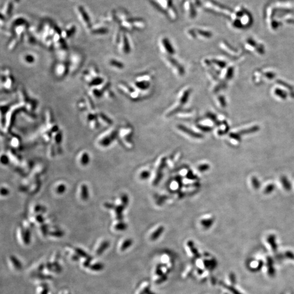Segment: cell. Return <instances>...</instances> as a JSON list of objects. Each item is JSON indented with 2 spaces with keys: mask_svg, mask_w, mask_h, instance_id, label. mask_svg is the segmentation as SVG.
<instances>
[{
  "mask_svg": "<svg viewBox=\"0 0 294 294\" xmlns=\"http://www.w3.org/2000/svg\"><path fill=\"white\" fill-rule=\"evenodd\" d=\"M97 119L99 124H100L104 126H110L113 123L110 118L101 111H97Z\"/></svg>",
  "mask_w": 294,
  "mask_h": 294,
  "instance_id": "18",
  "label": "cell"
},
{
  "mask_svg": "<svg viewBox=\"0 0 294 294\" xmlns=\"http://www.w3.org/2000/svg\"><path fill=\"white\" fill-rule=\"evenodd\" d=\"M126 35H123L121 38L118 44L119 52L123 55H128L131 51V47L128 38Z\"/></svg>",
  "mask_w": 294,
  "mask_h": 294,
  "instance_id": "13",
  "label": "cell"
},
{
  "mask_svg": "<svg viewBox=\"0 0 294 294\" xmlns=\"http://www.w3.org/2000/svg\"><path fill=\"white\" fill-rule=\"evenodd\" d=\"M164 231V227L161 225L158 227L156 230L152 232L151 234L150 238L152 241H155L156 240L159 238L160 236L163 234V232Z\"/></svg>",
  "mask_w": 294,
  "mask_h": 294,
  "instance_id": "30",
  "label": "cell"
},
{
  "mask_svg": "<svg viewBox=\"0 0 294 294\" xmlns=\"http://www.w3.org/2000/svg\"><path fill=\"white\" fill-rule=\"evenodd\" d=\"M191 92L192 89L189 87H186L182 90H180L179 93L178 95L176 102L181 105L182 106L185 105L189 100Z\"/></svg>",
  "mask_w": 294,
  "mask_h": 294,
  "instance_id": "7",
  "label": "cell"
},
{
  "mask_svg": "<svg viewBox=\"0 0 294 294\" xmlns=\"http://www.w3.org/2000/svg\"><path fill=\"white\" fill-rule=\"evenodd\" d=\"M14 79L11 70L4 68L1 73V88L5 92L13 90L14 86Z\"/></svg>",
  "mask_w": 294,
  "mask_h": 294,
  "instance_id": "3",
  "label": "cell"
},
{
  "mask_svg": "<svg viewBox=\"0 0 294 294\" xmlns=\"http://www.w3.org/2000/svg\"><path fill=\"white\" fill-rule=\"evenodd\" d=\"M267 241H268V243L270 244L271 248V249H272V251L276 252V250H277V245L276 243L275 236H272V235L269 236V238L267 239Z\"/></svg>",
  "mask_w": 294,
  "mask_h": 294,
  "instance_id": "36",
  "label": "cell"
},
{
  "mask_svg": "<svg viewBox=\"0 0 294 294\" xmlns=\"http://www.w3.org/2000/svg\"><path fill=\"white\" fill-rule=\"evenodd\" d=\"M104 267L105 265L103 264V263L99 261L92 262V261L90 266L87 268V270L90 272H92V273H98L101 272L104 270Z\"/></svg>",
  "mask_w": 294,
  "mask_h": 294,
  "instance_id": "19",
  "label": "cell"
},
{
  "mask_svg": "<svg viewBox=\"0 0 294 294\" xmlns=\"http://www.w3.org/2000/svg\"><path fill=\"white\" fill-rule=\"evenodd\" d=\"M227 280V283H225L226 284H227L228 285L234 286L235 284L236 283V277L235 274L233 272H230L229 273L228 275Z\"/></svg>",
  "mask_w": 294,
  "mask_h": 294,
  "instance_id": "37",
  "label": "cell"
},
{
  "mask_svg": "<svg viewBox=\"0 0 294 294\" xmlns=\"http://www.w3.org/2000/svg\"><path fill=\"white\" fill-rule=\"evenodd\" d=\"M21 59L22 62L24 63L26 65L30 66L35 64L36 61V57L35 56L31 53L27 52L23 54V55L21 56Z\"/></svg>",
  "mask_w": 294,
  "mask_h": 294,
  "instance_id": "21",
  "label": "cell"
},
{
  "mask_svg": "<svg viewBox=\"0 0 294 294\" xmlns=\"http://www.w3.org/2000/svg\"><path fill=\"white\" fill-rule=\"evenodd\" d=\"M186 247L187 255L192 259L196 260L201 257L200 254L198 252L197 249L195 247L194 242L192 241L189 240L187 241Z\"/></svg>",
  "mask_w": 294,
  "mask_h": 294,
  "instance_id": "12",
  "label": "cell"
},
{
  "mask_svg": "<svg viewBox=\"0 0 294 294\" xmlns=\"http://www.w3.org/2000/svg\"><path fill=\"white\" fill-rule=\"evenodd\" d=\"M164 59L167 66L172 69L176 75L182 77L185 75V71L184 68L172 56H166L164 57Z\"/></svg>",
  "mask_w": 294,
  "mask_h": 294,
  "instance_id": "5",
  "label": "cell"
},
{
  "mask_svg": "<svg viewBox=\"0 0 294 294\" xmlns=\"http://www.w3.org/2000/svg\"><path fill=\"white\" fill-rule=\"evenodd\" d=\"M107 32V30L106 28H99V29L95 30L93 31V33H95V34H99V35L105 34Z\"/></svg>",
  "mask_w": 294,
  "mask_h": 294,
  "instance_id": "47",
  "label": "cell"
},
{
  "mask_svg": "<svg viewBox=\"0 0 294 294\" xmlns=\"http://www.w3.org/2000/svg\"><path fill=\"white\" fill-rule=\"evenodd\" d=\"M85 61V56L79 50H73L69 53L68 57L69 73L75 75L81 68Z\"/></svg>",
  "mask_w": 294,
  "mask_h": 294,
  "instance_id": "1",
  "label": "cell"
},
{
  "mask_svg": "<svg viewBox=\"0 0 294 294\" xmlns=\"http://www.w3.org/2000/svg\"><path fill=\"white\" fill-rule=\"evenodd\" d=\"M152 75L149 74H143L142 75L138 76L137 77H136V81L149 82V81L152 80Z\"/></svg>",
  "mask_w": 294,
  "mask_h": 294,
  "instance_id": "39",
  "label": "cell"
},
{
  "mask_svg": "<svg viewBox=\"0 0 294 294\" xmlns=\"http://www.w3.org/2000/svg\"><path fill=\"white\" fill-rule=\"evenodd\" d=\"M149 176V172H148V171H144L141 174V177L143 179H145L148 178Z\"/></svg>",
  "mask_w": 294,
  "mask_h": 294,
  "instance_id": "49",
  "label": "cell"
},
{
  "mask_svg": "<svg viewBox=\"0 0 294 294\" xmlns=\"http://www.w3.org/2000/svg\"><path fill=\"white\" fill-rule=\"evenodd\" d=\"M223 294H229L228 293H224Z\"/></svg>",
  "mask_w": 294,
  "mask_h": 294,
  "instance_id": "57",
  "label": "cell"
},
{
  "mask_svg": "<svg viewBox=\"0 0 294 294\" xmlns=\"http://www.w3.org/2000/svg\"><path fill=\"white\" fill-rule=\"evenodd\" d=\"M202 65L206 68L209 69V68L212 67V64L211 62V60H210V59H203L202 61Z\"/></svg>",
  "mask_w": 294,
  "mask_h": 294,
  "instance_id": "45",
  "label": "cell"
},
{
  "mask_svg": "<svg viewBox=\"0 0 294 294\" xmlns=\"http://www.w3.org/2000/svg\"><path fill=\"white\" fill-rule=\"evenodd\" d=\"M177 117L181 119H190L194 116V113L192 111H181L178 114L176 115Z\"/></svg>",
  "mask_w": 294,
  "mask_h": 294,
  "instance_id": "33",
  "label": "cell"
},
{
  "mask_svg": "<svg viewBox=\"0 0 294 294\" xmlns=\"http://www.w3.org/2000/svg\"><path fill=\"white\" fill-rule=\"evenodd\" d=\"M119 134L121 136V138L124 139V141L125 143L130 145V144L131 145V141L130 140V139L131 137V135L132 134V128L131 127L126 126L121 128L119 131Z\"/></svg>",
  "mask_w": 294,
  "mask_h": 294,
  "instance_id": "16",
  "label": "cell"
},
{
  "mask_svg": "<svg viewBox=\"0 0 294 294\" xmlns=\"http://www.w3.org/2000/svg\"><path fill=\"white\" fill-rule=\"evenodd\" d=\"M263 267V271L268 277H274L276 273V271L273 267V260L271 258H267V261H265V262H264Z\"/></svg>",
  "mask_w": 294,
  "mask_h": 294,
  "instance_id": "14",
  "label": "cell"
},
{
  "mask_svg": "<svg viewBox=\"0 0 294 294\" xmlns=\"http://www.w3.org/2000/svg\"><path fill=\"white\" fill-rule=\"evenodd\" d=\"M273 188H274V186H273L272 185H271L270 186H269L268 187H267V189L265 190L266 192L267 193H269L270 192H271L273 190Z\"/></svg>",
  "mask_w": 294,
  "mask_h": 294,
  "instance_id": "54",
  "label": "cell"
},
{
  "mask_svg": "<svg viewBox=\"0 0 294 294\" xmlns=\"http://www.w3.org/2000/svg\"><path fill=\"white\" fill-rule=\"evenodd\" d=\"M141 92H139L137 90H135L132 93L129 97L130 98V99L132 100L137 101L139 100L141 98V94L140 93Z\"/></svg>",
  "mask_w": 294,
  "mask_h": 294,
  "instance_id": "41",
  "label": "cell"
},
{
  "mask_svg": "<svg viewBox=\"0 0 294 294\" xmlns=\"http://www.w3.org/2000/svg\"><path fill=\"white\" fill-rule=\"evenodd\" d=\"M88 71L89 72V73H90V75L93 77L94 78H95L98 76H100L99 70L95 65H91L89 67V69H88Z\"/></svg>",
  "mask_w": 294,
  "mask_h": 294,
  "instance_id": "35",
  "label": "cell"
},
{
  "mask_svg": "<svg viewBox=\"0 0 294 294\" xmlns=\"http://www.w3.org/2000/svg\"><path fill=\"white\" fill-rule=\"evenodd\" d=\"M223 98L222 97H218L217 98V103H218V105L220 106H224V101H223V99H222Z\"/></svg>",
  "mask_w": 294,
  "mask_h": 294,
  "instance_id": "51",
  "label": "cell"
},
{
  "mask_svg": "<svg viewBox=\"0 0 294 294\" xmlns=\"http://www.w3.org/2000/svg\"><path fill=\"white\" fill-rule=\"evenodd\" d=\"M88 95L93 100H98L100 99L101 97L103 96V93L95 87H91L88 92Z\"/></svg>",
  "mask_w": 294,
  "mask_h": 294,
  "instance_id": "25",
  "label": "cell"
},
{
  "mask_svg": "<svg viewBox=\"0 0 294 294\" xmlns=\"http://www.w3.org/2000/svg\"><path fill=\"white\" fill-rule=\"evenodd\" d=\"M53 73L56 79H62L69 73L68 63L66 61H59L55 63L53 68Z\"/></svg>",
  "mask_w": 294,
  "mask_h": 294,
  "instance_id": "4",
  "label": "cell"
},
{
  "mask_svg": "<svg viewBox=\"0 0 294 294\" xmlns=\"http://www.w3.org/2000/svg\"><path fill=\"white\" fill-rule=\"evenodd\" d=\"M37 294H48V287L47 285L43 284L39 285L36 289Z\"/></svg>",
  "mask_w": 294,
  "mask_h": 294,
  "instance_id": "34",
  "label": "cell"
},
{
  "mask_svg": "<svg viewBox=\"0 0 294 294\" xmlns=\"http://www.w3.org/2000/svg\"><path fill=\"white\" fill-rule=\"evenodd\" d=\"M195 266L198 269L212 272L217 266V261L210 254H204L203 257H200L195 260Z\"/></svg>",
  "mask_w": 294,
  "mask_h": 294,
  "instance_id": "2",
  "label": "cell"
},
{
  "mask_svg": "<svg viewBox=\"0 0 294 294\" xmlns=\"http://www.w3.org/2000/svg\"><path fill=\"white\" fill-rule=\"evenodd\" d=\"M134 86L135 87V90L141 92L148 90L150 86V84L149 82L135 81L134 83Z\"/></svg>",
  "mask_w": 294,
  "mask_h": 294,
  "instance_id": "24",
  "label": "cell"
},
{
  "mask_svg": "<svg viewBox=\"0 0 294 294\" xmlns=\"http://www.w3.org/2000/svg\"><path fill=\"white\" fill-rule=\"evenodd\" d=\"M167 280V275L163 273L160 268V265H157L154 271L152 280L156 284H160L166 282Z\"/></svg>",
  "mask_w": 294,
  "mask_h": 294,
  "instance_id": "8",
  "label": "cell"
},
{
  "mask_svg": "<svg viewBox=\"0 0 294 294\" xmlns=\"http://www.w3.org/2000/svg\"><path fill=\"white\" fill-rule=\"evenodd\" d=\"M108 246H109V242L107 241H103V242L100 243L94 250V253L95 255L98 256H101L107 249Z\"/></svg>",
  "mask_w": 294,
  "mask_h": 294,
  "instance_id": "28",
  "label": "cell"
},
{
  "mask_svg": "<svg viewBox=\"0 0 294 294\" xmlns=\"http://www.w3.org/2000/svg\"><path fill=\"white\" fill-rule=\"evenodd\" d=\"M150 282L147 280L143 281L139 285L137 290L136 291V294H148L150 291Z\"/></svg>",
  "mask_w": 294,
  "mask_h": 294,
  "instance_id": "22",
  "label": "cell"
},
{
  "mask_svg": "<svg viewBox=\"0 0 294 294\" xmlns=\"http://www.w3.org/2000/svg\"><path fill=\"white\" fill-rule=\"evenodd\" d=\"M117 86L119 90L121 93L128 95L129 97L135 90L134 88L124 82H119Z\"/></svg>",
  "mask_w": 294,
  "mask_h": 294,
  "instance_id": "23",
  "label": "cell"
},
{
  "mask_svg": "<svg viewBox=\"0 0 294 294\" xmlns=\"http://www.w3.org/2000/svg\"><path fill=\"white\" fill-rule=\"evenodd\" d=\"M198 169L200 171H204V170H206L209 169V166L208 165H203L201 166L200 165L199 166Z\"/></svg>",
  "mask_w": 294,
  "mask_h": 294,
  "instance_id": "50",
  "label": "cell"
},
{
  "mask_svg": "<svg viewBox=\"0 0 294 294\" xmlns=\"http://www.w3.org/2000/svg\"><path fill=\"white\" fill-rule=\"evenodd\" d=\"M160 45L162 51L166 54V56H172L175 54V49L167 38L162 39L160 42Z\"/></svg>",
  "mask_w": 294,
  "mask_h": 294,
  "instance_id": "11",
  "label": "cell"
},
{
  "mask_svg": "<svg viewBox=\"0 0 294 294\" xmlns=\"http://www.w3.org/2000/svg\"><path fill=\"white\" fill-rule=\"evenodd\" d=\"M77 107L80 111L82 112H86L88 110L87 109V106L86 100L85 98L81 99L77 102Z\"/></svg>",
  "mask_w": 294,
  "mask_h": 294,
  "instance_id": "38",
  "label": "cell"
},
{
  "mask_svg": "<svg viewBox=\"0 0 294 294\" xmlns=\"http://www.w3.org/2000/svg\"><path fill=\"white\" fill-rule=\"evenodd\" d=\"M61 294H69V291L68 290L63 291L61 292Z\"/></svg>",
  "mask_w": 294,
  "mask_h": 294,
  "instance_id": "55",
  "label": "cell"
},
{
  "mask_svg": "<svg viewBox=\"0 0 294 294\" xmlns=\"http://www.w3.org/2000/svg\"><path fill=\"white\" fill-rule=\"evenodd\" d=\"M194 128L196 129V130H197L199 131H201V132H206L210 131L211 130V128L204 126V125L201 124L199 123H197V124L195 125Z\"/></svg>",
  "mask_w": 294,
  "mask_h": 294,
  "instance_id": "40",
  "label": "cell"
},
{
  "mask_svg": "<svg viewBox=\"0 0 294 294\" xmlns=\"http://www.w3.org/2000/svg\"><path fill=\"white\" fill-rule=\"evenodd\" d=\"M182 106L176 102L172 106L166 111L165 117L167 118L171 117L174 115H177L182 110Z\"/></svg>",
  "mask_w": 294,
  "mask_h": 294,
  "instance_id": "17",
  "label": "cell"
},
{
  "mask_svg": "<svg viewBox=\"0 0 294 294\" xmlns=\"http://www.w3.org/2000/svg\"><path fill=\"white\" fill-rule=\"evenodd\" d=\"M148 294H154V293H152V292H151V291H149V293H148Z\"/></svg>",
  "mask_w": 294,
  "mask_h": 294,
  "instance_id": "56",
  "label": "cell"
},
{
  "mask_svg": "<svg viewBox=\"0 0 294 294\" xmlns=\"http://www.w3.org/2000/svg\"><path fill=\"white\" fill-rule=\"evenodd\" d=\"M198 33L201 37L204 39L210 38V37H211V34L210 32L203 31V30H199L198 31Z\"/></svg>",
  "mask_w": 294,
  "mask_h": 294,
  "instance_id": "46",
  "label": "cell"
},
{
  "mask_svg": "<svg viewBox=\"0 0 294 294\" xmlns=\"http://www.w3.org/2000/svg\"><path fill=\"white\" fill-rule=\"evenodd\" d=\"M109 66L112 68L113 69L118 70H121L124 68V64L120 61L116 59H111L108 61Z\"/></svg>",
  "mask_w": 294,
  "mask_h": 294,
  "instance_id": "27",
  "label": "cell"
},
{
  "mask_svg": "<svg viewBox=\"0 0 294 294\" xmlns=\"http://www.w3.org/2000/svg\"><path fill=\"white\" fill-rule=\"evenodd\" d=\"M132 243H133V241L131 239H125L121 243L119 247V250L121 252H125L126 250H127L132 246Z\"/></svg>",
  "mask_w": 294,
  "mask_h": 294,
  "instance_id": "29",
  "label": "cell"
},
{
  "mask_svg": "<svg viewBox=\"0 0 294 294\" xmlns=\"http://www.w3.org/2000/svg\"><path fill=\"white\" fill-rule=\"evenodd\" d=\"M37 103L35 100L29 99L27 103L25 105V107L26 108V110L27 111L31 113L32 112H33L35 109V107L37 106Z\"/></svg>",
  "mask_w": 294,
  "mask_h": 294,
  "instance_id": "32",
  "label": "cell"
},
{
  "mask_svg": "<svg viewBox=\"0 0 294 294\" xmlns=\"http://www.w3.org/2000/svg\"><path fill=\"white\" fill-rule=\"evenodd\" d=\"M264 261L261 259H251L247 261V267L252 272H256L263 268Z\"/></svg>",
  "mask_w": 294,
  "mask_h": 294,
  "instance_id": "10",
  "label": "cell"
},
{
  "mask_svg": "<svg viewBox=\"0 0 294 294\" xmlns=\"http://www.w3.org/2000/svg\"><path fill=\"white\" fill-rule=\"evenodd\" d=\"M282 181L283 184H284V187L286 189L289 190L290 189V183H289V182L287 181V179L285 178H283L282 179Z\"/></svg>",
  "mask_w": 294,
  "mask_h": 294,
  "instance_id": "48",
  "label": "cell"
},
{
  "mask_svg": "<svg viewBox=\"0 0 294 294\" xmlns=\"http://www.w3.org/2000/svg\"><path fill=\"white\" fill-rule=\"evenodd\" d=\"M45 120L48 129L50 128L52 126L55 124L54 122V118L52 111L50 109H47L45 111Z\"/></svg>",
  "mask_w": 294,
  "mask_h": 294,
  "instance_id": "26",
  "label": "cell"
},
{
  "mask_svg": "<svg viewBox=\"0 0 294 294\" xmlns=\"http://www.w3.org/2000/svg\"><path fill=\"white\" fill-rule=\"evenodd\" d=\"M7 260L9 266L13 271L19 272L22 269V264L17 256H10Z\"/></svg>",
  "mask_w": 294,
  "mask_h": 294,
  "instance_id": "15",
  "label": "cell"
},
{
  "mask_svg": "<svg viewBox=\"0 0 294 294\" xmlns=\"http://www.w3.org/2000/svg\"><path fill=\"white\" fill-rule=\"evenodd\" d=\"M177 129L180 131L181 132L183 133L185 135H187L190 137L191 138L194 139H201L203 137V136L200 133H198L197 131H195L193 130H191L186 126L183 125L179 124L176 126Z\"/></svg>",
  "mask_w": 294,
  "mask_h": 294,
  "instance_id": "9",
  "label": "cell"
},
{
  "mask_svg": "<svg viewBox=\"0 0 294 294\" xmlns=\"http://www.w3.org/2000/svg\"><path fill=\"white\" fill-rule=\"evenodd\" d=\"M194 267L193 265H192V264L188 265L187 267L185 268V269L183 270V273L181 274V277L184 280H185V279H187V278L190 277L191 275L192 274V273H193V272L194 270Z\"/></svg>",
  "mask_w": 294,
  "mask_h": 294,
  "instance_id": "31",
  "label": "cell"
},
{
  "mask_svg": "<svg viewBox=\"0 0 294 294\" xmlns=\"http://www.w3.org/2000/svg\"><path fill=\"white\" fill-rule=\"evenodd\" d=\"M117 134V131L114 129L108 130L104 134L101 135V137H100L98 140L99 144L104 147L110 145L116 139Z\"/></svg>",
  "mask_w": 294,
  "mask_h": 294,
  "instance_id": "6",
  "label": "cell"
},
{
  "mask_svg": "<svg viewBox=\"0 0 294 294\" xmlns=\"http://www.w3.org/2000/svg\"><path fill=\"white\" fill-rule=\"evenodd\" d=\"M161 264L165 265L170 270H172L174 267V260L172 256L169 254H163L161 256Z\"/></svg>",
  "mask_w": 294,
  "mask_h": 294,
  "instance_id": "20",
  "label": "cell"
},
{
  "mask_svg": "<svg viewBox=\"0 0 294 294\" xmlns=\"http://www.w3.org/2000/svg\"><path fill=\"white\" fill-rule=\"evenodd\" d=\"M212 219H210V218H207V219H205L204 218L203 220V221H202V225L204 227H205V228H208V227H210L211 225V224L212 223Z\"/></svg>",
  "mask_w": 294,
  "mask_h": 294,
  "instance_id": "44",
  "label": "cell"
},
{
  "mask_svg": "<svg viewBox=\"0 0 294 294\" xmlns=\"http://www.w3.org/2000/svg\"><path fill=\"white\" fill-rule=\"evenodd\" d=\"M188 34H189V36L190 37H191V39H194L196 38V35L194 32L193 31H190L189 32Z\"/></svg>",
  "mask_w": 294,
  "mask_h": 294,
  "instance_id": "52",
  "label": "cell"
},
{
  "mask_svg": "<svg viewBox=\"0 0 294 294\" xmlns=\"http://www.w3.org/2000/svg\"><path fill=\"white\" fill-rule=\"evenodd\" d=\"M253 183V185H254V186L256 187V188H258L259 186V182L258 181V180H256V178H254L252 180Z\"/></svg>",
  "mask_w": 294,
  "mask_h": 294,
  "instance_id": "53",
  "label": "cell"
},
{
  "mask_svg": "<svg viewBox=\"0 0 294 294\" xmlns=\"http://www.w3.org/2000/svg\"><path fill=\"white\" fill-rule=\"evenodd\" d=\"M19 42V40L17 39V38L13 39L8 45V50L9 51L14 50V49L17 48Z\"/></svg>",
  "mask_w": 294,
  "mask_h": 294,
  "instance_id": "42",
  "label": "cell"
},
{
  "mask_svg": "<svg viewBox=\"0 0 294 294\" xmlns=\"http://www.w3.org/2000/svg\"><path fill=\"white\" fill-rule=\"evenodd\" d=\"M103 96H105V97L108 100L113 99L114 98V93L109 88L108 89H107V90H106L104 92Z\"/></svg>",
  "mask_w": 294,
  "mask_h": 294,
  "instance_id": "43",
  "label": "cell"
}]
</instances>
